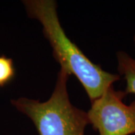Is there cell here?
I'll return each instance as SVG.
<instances>
[{"instance_id":"1","label":"cell","mask_w":135,"mask_h":135,"mask_svg":"<svg viewBox=\"0 0 135 135\" xmlns=\"http://www.w3.org/2000/svg\"><path fill=\"white\" fill-rule=\"evenodd\" d=\"M29 17L38 20L43 33L53 49V55L61 69L74 75L82 84L91 102L120 80V75L103 70L90 61L65 34L59 20L56 3L53 0H26L23 2Z\"/></svg>"},{"instance_id":"2","label":"cell","mask_w":135,"mask_h":135,"mask_svg":"<svg viewBox=\"0 0 135 135\" xmlns=\"http://www.w3.org/2000/svg\"><path fill=\"white\" fill-rule=\"evenodd\" d=\"M69 75L60 70L50 98L45 102L21 97L11 102L32 121L39 135H85L87 112L74 107L68 93Z\"/></svg>"},{"instance_id":"3","label":"cell","mask_w":135,"mask_h":135,"mask_svg":"<svg viewBox=\"0 0 135 135\" xmlns=\"http://www.w3.org/2000/svg\"><path fill=\"white\" fill-rule=\"evenodd\" d=\"M124 91L113 86L92 102L87 112L89 124L99 135H131L135 134V100L129 105L123 102Z\"/></svg>"},{"instance_id":"4","label":"cell","mask_w":135,"mask_h":135,"mask_svg":"<svg viewBox=\"0 0 135 135\" xmlns=\"http://www.w3.org/2000/svg\"><path fill=\"white\" fill-rule=\"evenodd\" d=\"M116 59L119 75H122L126 80V88L124 92L126 95H135V58L125 51H118Z\"/></svg>"},{"instance_id":"5","label":"cell","mask_w":135,"mask_h":135,"mask_svg":"<svg viewBox=\"0 0 135 135\" xmlns=\"http://www.w3.org/2000/svg\"><path fill=\"white\" fill-rule=\"evenodd\" d=\"M15 68L13 60L4 55L0 56V88L5 86L15 77Z\"/></svg>"},{"instance_id":"6","label":"cell","mask_w":135,"mask_h":135,"mask_svg":"<svg viewBox=\"0 0 135 135\" xmlns=\"http://www.w3.org/2000/svg\"><path fill=\"white\" fill-rule=\"evenodd\" d=\"M134 44H135V35H134Z\"/></svg>"}]
</instances>
